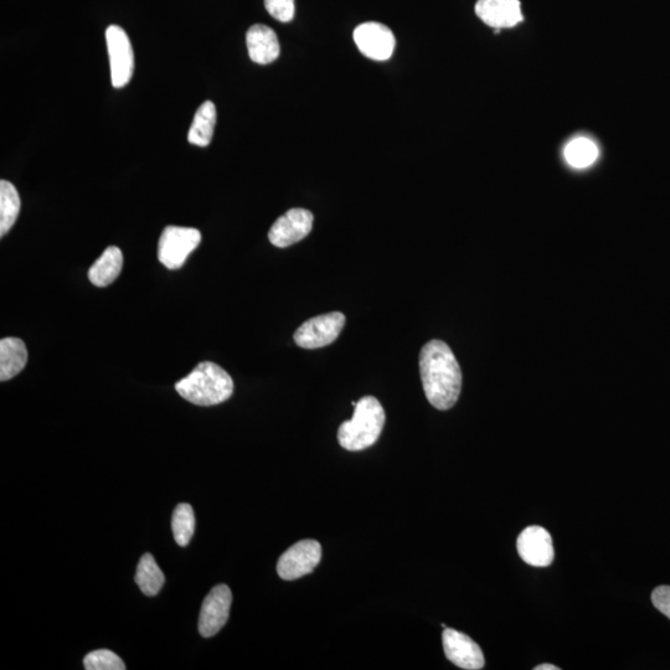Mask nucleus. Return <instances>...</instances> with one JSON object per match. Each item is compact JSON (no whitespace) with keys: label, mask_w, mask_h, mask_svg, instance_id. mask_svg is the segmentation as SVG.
<instances>
[{"label":"nucleus","mask_w":670,"mask_h":670,"mask_svg":"<svg viewBox=\"0 0 670 670\" xmlns=\"http://www.w3.org/2000/svg\"><path fill=\"white\" fill-rule=\"evenodd\" d=\"M652 602L658 611L670 620V586H659L652 594Z\"/></svg>","instance_id":"24"},{"label":"nucleus","mask_w":670,"mask_h":670,"mask_svg":"<svg viewBox=\"0 0 670 670\" xmlns=\"http://www.w3.org/2000/svg\"><path fill=\"white\" fill-rule=\"evenodd\" d=\"M599 149L587 138H576L565 148V159L571 167L587 168L596 162Z\"/></svg>","instance_id":"20"},{"label":"nucleus","mask_w":670,"mask_h":670,"mask_svg":"<svg viewBox=\"0 0 670 670\" xmlns=\"http://www.w3.org/2000/svg\"><path fill=\"white\" fill-rule=\"evenodd\" d=\"M517 549L520 558L525 563L545 568L553 563L555 550L553 539L548 530L538 525L524 529L518 536Z\"/></svg>","instance_id":"12"},{"label":"nucleus","mask_w":670,"mask_h":670,"mask_svg":"<svg viewBox=\"0 0 670 670\" xmlns=\"http://www.w3.org/2000/svg\"><path fill=\"white\" fill-rule=\"evenodd\" d=\"M84 667L87 670H126L127 668L125 662L108 649H99V651L87 654Z\"/></svg>","instance_id":"22"},{"label":"nucleus","mask_w":670,"mask_h":670,"mask_svg":"<svg viewBox=\"0 0 670 670\" xmlns=\"http://www.w3.org/2000/svg\"><path fill=\"white\" fill-rule=\"evenodd\" d=\"M108 58H110L111 80L115 89H122L131 81L134 72V54L130 38L118 25L106 30Z\"/></svg>","instance_id":"5"},{"label":"nucleus","mask_w":670,"mask_h":670,"mask_svg":"<svg viewBox=\"0 0 670 670\" xmlns=\"http://www.w3.org/2000/svg\"><path fill=\"white\" fill-rule=\"evenodd\" d=\"M385 420V410L379 400L374 396H364L354 406L352 420L340 425L339 445L347 451L367 450L379 440Z\"/></svg>","instance_id":"3"},{"label":"nucleus","mask_w":670,"mask_h":670,"mask_svg":"<svg viewBox=\"0 0 670 670\" xmlns=\"http://www.w3.org/2000/svg\"><path fill=\"white\" fill-rule=\"evenodd\" d=\"M123 267V254L117 246L107 247L100 259L90 267L89 280L96 287H107L117 280Z\"/></svg>","instance_id":"16"},{"label":"nucleus","mask_w":670,"mask_h":670,"mask_svg":"<svg viewBox=\"0 0 670 670\" xmlns=\"http://www.w3.org/2000/svg\"><path fill=\"white\" fill-rule=\"evenodd\" d=\"M136 582L146 596H156L162 590L166 576L151 554H144L139 560Z\"/></svg>","instance_id":"18"},{"label":"nucleus","mask_w":670,"mask_h":670,"mask_svg":"<svg viewBox=\"0 0 670 670\" xmlns=\"http://www.w3.org/2000/svg\"><path fill=\"white\" fill-rule=\"evenodd\" d=\"M535 670H559V668L553 666V664H541V666L536 667Z\"/></svg>","instance_id":"25"},{"label":"nucleus","mask_w":670,"mask_h":670,"mask_svg":"<svg viewBox=\"0 0 670 670\" xmlns=\"http://www.w3.org/2000/svg\"><path fill=\"white\" fill-rule=\"evenodd\" d=\"M27 363L28 350L22 339L9 337L0 340V380L15 378Z\"/></svg>","instance_id":"15"},{"label":"nucleus","mask_w":670,"mask_h":670,"mask_svg":"<svg viewBox=\"0 0 670 670\" xmlns=\"http://www.w3.org/2000/svg\"><path fill=\"white\" fill-rule=\"evenodd\" d=\"M322 559V546L317 540L298 541L282 554L277 563L278 576L286 581L301 579L311 574Z\"/></svg>","instance_id":"7"},{"label":"nucleus","mask_w":670,"mask_h":670,"mask_svg":"<svg viewBox=\"0 0 670 670\" xmlns=\"http://www.w3.org/2000/svg\"><path fill=\"white\" fill-rule=\"evenodd\" d=\"M313 221L314 216L309 210L301 208L288 210L272 225L268 240L280 249L295 245L311 234Z\"/></svg>","instance_id":"8"},{"label":"nucleus","mask_w":670,"mask_h":670,"mask_svg":"<svg viewBox=\"0 0 670 670\" xmlns=\"http://www.w3.org/2000/svg\"><path fill=\"white\" fill-rule=\"evenodd\" d=\"M265 7L278 22L290 23L295 18V0H265Z\"/></svg>","instance_id":"23"},{"label":"nucleus","mask_w":670,"mask_h":670,"mask_svg":"<svg viewBox=\"0 0 670 670\" xmlns=\"http://www.w3.org/2000/svg\"><path fill=\"white\" fill-rule=\"evenodd\" d=\"M215 125L216 107L213 102L205 101L195 113L188 133L189 143L194 146L208 147L214 136Z\"/></svg>","instance_id":"17"},{"label":"nucleus","mask_w":670,"mask_h":670,"mask_svg":"<svg viewBox=\"0 0 670 670\" xmlns=\"http://www.w3.org/2000/svg\"><path fill=\"white\" fill-rule=\"evenodd\" d=\"M250 59L259 65L273 63L280 56V43L275 32L266 25H252L246 35Z\"/></svg>","instance_id":"14"},{"label":"nucleus","mask_w":670,"mask_h":670,"mask_svg":"<svg viewBox=\"0 0 670 670\" xmlns=\"http://www.w3.org/2000/svg\"><path fill=\"white\" fill-rule=\"evenodd\" d=\"M172 529L175 541L179 546H187L195 532L194 510L189 504H179L172 518Z\"/></svg>","instance_id":"21"},{"label":"nucleus","mask_w":670,"mask_h":670,"mask_svg":"<svg viewBox=\"0 0 670 670\" xmlns=\"http://www.w3.org/2000/svg\"><path fill=\"white\" fill-rule=\"evenodd\" d=\"M20 211V197L17 188L7 180L0 182V236H5L13 228Z\"/></svg>","instance_id":"19"},{"label":"nucleus","mask_w":670,"mask_h":670,"mask_svg":"<svg viewBox=\"0 0 670 670\" xmlns=\"http://www.w3.org/2000/svg\"><path fill=\"white\" fill-rule=\"evenodd\" d=\"M353 38L360 53L375 61H386L394 54L395 35L384 24L369 22L354 30Z\"/></svg>","instance_id":"10"},{"label":"nucleus","mask_w":670,"mask_h":670,"mask_svg":"<svg viewBox=\"0 0 670 670\" xmlns=\"http://www.w3.org/2000/svg\"><path fill=\"white\" fill-rule=\"evenodd\" d=\"M476 14L488 27L508 29L524 20L519 0H478Z\"/></svg>","instance_id":"13"},{"label":"nucleus","mask_w":670,"mask_h":670,"mask_svg":"<svg viewBox=\"0 0 670 670\" xmlns=\"http://www.w3.org/2000/svg\"><path fill=\"white\" fill-rule=\"evenodd\" d=\"M200 231L182 226H167L158 242V260L168 270H179L198 249Z\"/></svg>","instance_id":"4"},{"label":"nucleus","mask_w":670,"mask_h":670,"mask_svg":"<svg viewBox=\"0 0 670 670\" xmlns=\"http://www.w3.org/2000/svg\"><path fill=\"white\" fill-rule=\"evenodd\" d=\"M420 373L427 400L438 410L456 405L462 389V371L455 354L441 340H431L420 353Z\"/></svg>","instance_id":"1"},{"label":"nucleus","mask_w":670,"mask_h":670,"mask_svg":"<svg viewBox=\"0 0 670 670\" xmlns=\"http://www.w3.org/2000/svg\"><path fill=\"white\" fill-rule=\"evenodd\" d=\"M345 326V316L340 312L321 314L304 322L295 333V342L303 349L327 347L338 339Z\"/></svg>","instance_id":"6"},{"label":"nucleus","mask_w":670,"mask_h":670,"mask_svg":"<svg viewBox=\"0 0 670 670\" xmlns=\"http://www.w3.org/2000/svg\"><path fill=\"white\" fill-rule=\"evenodd\" d=\"M442 643L448 661L455 666L466 670L484 668L486 659H484L481 647L465 633L452 630V628H445Z\"/></svg>","instance_id":"11"},{"label":"nucleus","mask_w":670,"mask_h":670,"mask_svg":"<svg viewBox=\"0 0 670 670\" xmlns=\"http://www.w3.org/2000/svg\"><path fill=\"white\" fill-rule=\"evenodd\" d=\"M183 399L198 406L223 404L234 393V380L220 365L204 362L175 384Z\"/></svg>","instance_id":"2"},{"label":"nucleus","mask_w":670,"mask_h":670,"mask_svg":"<svg viewBox=\"0 0 670 670\" xmlns=\"http://www.w3.org/2000/svg\"><path fill=\"white\" fill-rule=\"evenodd\" d=\"M233 594L229 586L218 585L209 592L201 606L199 632L205 638L218 635L229 620Z\"/></svg>","instance_id":"9"}]
</instances>
